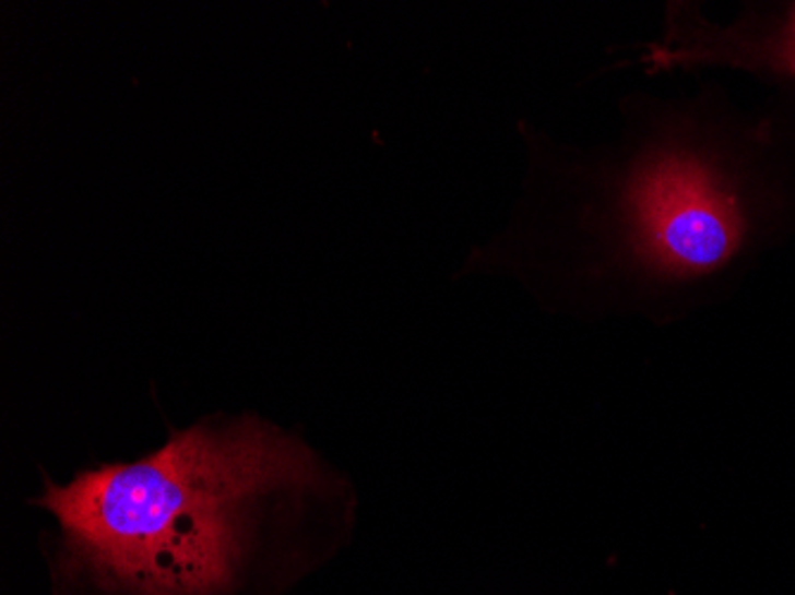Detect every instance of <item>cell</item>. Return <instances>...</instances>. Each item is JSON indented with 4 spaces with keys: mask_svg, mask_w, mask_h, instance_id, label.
I'll use <instances>...</instances> for the list:
<instances>
[{
    "mask_svg": "<svg viewBox=\"0 0 795 595\" xmlns=\"http://www.w3.org/2000/svg\"><path fill=\"white\" fill-rule=\"evenodd\" d=\"M762 52L770 68L786 72L795 79V5L791 8L786 22L781 24L779 36L762 46Z\"/></svg>",
    "mask_w": 795,
    "mask_h": 595,
    "instance_id": "3",
    "label": "cell"
},
{
    "mask_svg": "<svg viewBox=\"0 0 795 595\" xmlns=\"http://www.w3.org/2000/svg\"><path fill=\"white\" fill-rule=\"evenodd\" d=\"M702 103L631 91L586 143L522 122L520 195L465 272L508 276L579 320H677L746 255L760 217Z\"/></svg>",
    "mask_w": 795,
    "mask_h": 595,
    "instance_id": "1",
    "label": "cell"
},
{
    "mask_svg": "<svg viewBox=\"0 0 795 595\" xmlns=\"http://www.w3.org/2000/svg\"><path fill=\"white\" fill-rule=\"evenodd\" d=\"M315 479L308 451L260 421L198 425L153 455L48 486L41 505L96 570L141 595H215L280 496Z\"/></svg>",
    "mask_w": 795,
    "mask_h": 595,
    "instance_id": "2",
    "label": "cell"
}]
</instances>
